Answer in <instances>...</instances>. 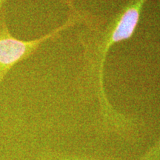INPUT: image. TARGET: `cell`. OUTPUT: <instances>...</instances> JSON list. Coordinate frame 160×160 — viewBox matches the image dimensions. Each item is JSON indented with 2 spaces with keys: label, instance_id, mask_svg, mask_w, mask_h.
Returning <instances> with one entry per match:
<instances>
[{
  "label": "cell",
  "instance_id": "6da1fadb",
  "mask_svg": "<svg viewBox=\"0 0 160 160\" xmlns=\"http://www.w3.org/2000/svg\"><path fill=\"white\" fill-rule=\"evenodd\" d=\"M81 20L73 10L62 25L38 39L25 41L11 35L7 22V10L5 5L4 6L0 11V88L6 75L13 66L33 55L42 44L59 37L62 32Z\"/></svg>",
  "mask_w": 160,
  "mask_h": 160
},
{
  "label": "cell",
  "instance_id": "7a4b0ae2",
  "mask_svg": "<svg viewBox=\"0 0 160 160\" xmlns=\"http://www.w3.org/2000/svg\"><path fill=\"white\" fill-rule=\"evenodd\" d=\"M148 0H131L128 5L125 8L124 11L115 22L111 32L106 36L105 39L102 42V49L99 53V79L100 91L103 93V65L107 55L108 51L114 44L126 40L133 35L139 22L140 13L144 4Z\"/></svg>",
  "mask_w": 160,
  "mask_h": 160
},
{
  "label": "cell",
  "instance_id": "3957f363",
  "mask_svg": "<svg viewBox=\"0 0 160 160\" xmlns=\"http://www.w3.org/2000/svg\"><path fill=\"white\" fill-rule=\"evenodd\" d=\"M39 160H116L110 159L106 158H99L95 157H90L85 155H59L52 156V157H44Z\"/></svg>",
  "mask_w": 160,
  "mask_h": 160
},
{
  "label": "cell",
  "instance_id": "277c9868",
  "mask_svg": "<svg viewBox=\"0 0 160 160\" xmlns=\"http://www.w3.org/2000/svg\"><path fill=\"white\" fill-rule=\"evenodd\" d=\"M138 160H160V139Z\"/></svg>",
  "mask_w": 160,
  "mask_h": 160
},
{
  "label": "cell",
  "instance_id": "5b68a950",
  "mask_svg": "<svg viewBox=\"0 0 160 160\" xmlns=\"http://www.w3.org/2000/svg\"><path fill=\"white\" fill-rule=\"evenodd\" d=\"M8 1V0H0V11H2V8L5 6V5Z\"/></svg>",
  "mask_w": 160,
  "mask_h": 160
}]
</instances>
